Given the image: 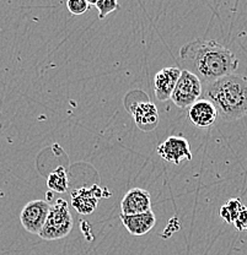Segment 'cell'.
Segmentation results:
<instances>
[{
	"label": "cell",
	"instance_id": "cell-1",
	"mask_svg": "<svg viewBox=\"0 0 247 255\" xmlns=\"http://www.w3.org/2000/svg\"><path fill=\"white\" fill-rule=\"evenodd\" d=\"M185 70L195 74L206 84L235 74L239 68L236 55L213 39H196L180 49Z\"/></svg>",
	"mask_w": 247,
	"mask_h": 255
},
{
	"label": "cell",
	"instance_id": "cell-2",
	"mask_svg": "<svg viewBox=\"0 0 247 255\" xmlns=\"http://www.w3.org/2000/svg\"><path fill=\"white\" fill-rule=\"evenodd\" d=\"M218 111L224 122H234L247 116V78L238 74L220 78L206 84L202 91Z\"/></svg>",
	"mask_w": 247,
	"mask_h": 255
},
{
	"label": "cell",
	"instance_id": "cell-3",
	"mask_svg": "<svg viewBox=\"0 0 247 255\" xmlns=\"http://www.w3.org/2000/svg\"><path fill=\"white\" fill-rule=\"evenodd\" d=\"M73 226L74 220L68 203L60 198L53 205H50L48 216L38 236L44 241H57L68 237L73 230Z\"/></svg>",
	"mask_w": 247,
	"mask_h": 255
},
{
	"label": "cell",
	"instance_id": "cell-4",
	"mask_svg": "<svg viewBox=\"0 0 247 255\" xmlns=\"http://www.w3.org/2000/svg\"><path fill=\"white\" fill-rule=\"evenodd\" d=\"M202 91L203 86L201 80L188 70H181V75L177 80L170 100L179 108H187L201 98Z\"/></svg>",
	"mask_w": 247,
	"mask_h": 255
},
{
	"label": "cell",
	"instance_id": "cell-5",
	"mask_svg": "<svg viewBox=\"0 0 247 255\" xmlns=\"http://www.w3.org/2000/svg\"><path fill=\"white\" fill-rule=\"evenodd\" d=\"M49 207L50 205L46 200H32L26 204L20 214L22 227L27 232L38 236L48 216Z\"/></svg>",
	"mask_w": 247,
	"mask_h": 255
},
{
	"label": "cell",
	"instance_id": "cell-6",
	"mask_svg": "<svg viewBox=\"0 0 247 255\" xmlns=\"http://www.w3.org/2000/svg\"><path fill=\"white\" fill-rule=\"evenodd\" d=\"M158 153L165 161L171 163L181 164L183 161L192 159L190 142L183 136H169L158 147Z\"/></svg>",
	"mask_w": 247,
	"mask_h": 255
},
{
	"label": "cell",
	"instance_id": "cell-7",
	"mask_svg": "<svg viewBox=\"0 0 247 255\" xmlns=\"http://www.w3.org/2000/svg\"><path fill=\"white\" fill-rule=\"evenodd\" d=\"M105 191L97 185L91 188H79L71 193V205L81 215H90L96 210L101 198H103Z\"/></svg>",
	"mask_w": 247,
	"mask_h": 255
},
{
	"label": "cell",
	"instance_id": "cell-8",
	"mask_svg": "<svg viewBox=\"0 0 247 255\" xmlns=\"http://www.w3.org/2000/svg\"><path fill=\"white\" fill-rule=\"evenodd\" d=\"M131 113L135 126L142 131L149 132L156 129L159 124L158 107L153 102H137L132 106Z\"/></svg>",
	"mask_w": 247,
	"mask_h": 255
},
{
	"label": "cell",
	"instance_id": "cell-9",
	"mask_svg": "<svg viewBox=\"0 0 247 255\" xmlns=\"http://www.w3.org/2000/svg\"><path fill=\"white\" fill-rule=\"evenodd\" d=\"M122 215H137L151 210V198L149 191L143 188H133L127 191L121 203Z\"/></svg>",
	"mask_w": 247,
	"mask_h": 255
},
{
	"label": "cell",
	"instance_id": "cell-10",
	"mask_svg": "<svg viewBox=\"0 0 247 255\" xmlns=\"http://www.w3.org/2000/svg\"><path fill=\"white\" fill-rule=\"evenodd\" d=\"M181 75L180 68H164L154 76V92L158 101L164 102L171 98L176 82Z\"/></svg>",
	"mask_w": 247,
	"mask_h": 255
},
{
	"label": "cell",
	"instance_id": "cell-11",
	"mask_svg": "<svg viewBox=\"0 0 247 255\" xmlns=\"http://www.w3.org/2000/svg\"><path fill=\"white\" fill-rule=\"evenodd\" d=\"M188 118L197 128L207 129L217 122L218 111L208 100H198L193 103L188 111Z\"/></svg>",
	"mask_w": 247,
	"mask_h": 255
},
{
	"label": "cell",
	"instance_id": "cell-12",
	"mask_svg": "<svg viewBox=\"0 0 247 255\" xmlns=\"http://www.w3.org/2000/svg\"><path fill=\"white\" fill-rule=\"evenodd\" d=\"M121 221L132 236L140 237L153 230L156 223V219L154 212L150 210V211L143 212V214L129 215V216L121 215Z\"/></svg>",
	"mask_w": 247,
	"mask_h": 255
},
{
	"label": "cell",
	"instance_id": "cell-13",
	"mask_svg": "<svg viewBox=\"0 0 247 255\" xmlns=\"http://www.w3.org/2000/svg\"><path fill=\"white\" fill-rule=\"evenodd\" d=\"M68 185V175H66L64 167L62 166L57 167L54 171L50 172L47 178V187L55 193H65Z\"/></svg>",
	"mask_w": 247,
	"mask_h": 255
},
{
	"label": "cell",
	"instance_id": "cell-14",
	"mask_svg": "<svg viewBox=\"0 0 247 255\" xmlns=\"http://www.w3.org/2000/svg\"><path fill=\"white\" fill-rule=\"evenodd\" d=\"M245 206L241 203L239 199H231L228 201V204H225L224 206L220 209V216L223 220H225L228 223H234L235 220L238 219L239 214H240L241 209Z\"/></svg>",
	"mask_w": 247,
	"mask_h": 255
},
{
	"label": "cell",
	"instance_id": "cell-15",
	"mask_svg": "<svg viewBox=\"0 0 247 255\" xmlns=\"http://www.w3.org/2000/svg\"><path fill=\"white\" fill-rule=\"evenodd\" d=\"M96 7L99 10V18L102 20L106 16L110 15L111 12L118 10L119 4L118 0H97Z\"/></svg>",
	"mask_w": 247,
	"mask_h": 255
},
{
	"label": "cell",
	"instance_id": "cell-16",
	"mask_svg": "<svg viewBox=\"0 0 247 255\" xmlns=\"http://www.w3.org/2000/svg\"><path fill=\"white\" fill-rule=\"evenodd\" d=\"M66 7H68L70 14L82 15L89 11L90 5L87 4L86 0H68L66 1Z\"/></svg>",
	"mask_w": 247,
	"mask_h": 255
},
{
	"label": "cell",
	"instance_id": "cell-17",
	"mask_svg": "<svg viewBox=\"0 0 247 255\" xmlns=\"http://www.w3.org/2000/svg\"><path fill=\"white\" fill-rule=\"evenodd\" d=\"M234 225H235V227L238 228L239 231L247 230V209H246V206H244L243 209H241L240 214H239L238 219L235 220Z\"/></svg>",
	"mask_w": 247,
	"mask_h": 255
},
{
	"label": "cell",
	"instance_id": "cell-18",
	"mask_svg": "<svg viewBox=\"0 0 247 255\" xmlns=\"http://www.w3.org/2000/svg\"><path fill=\"white\" fill-rule=\"evenodd\" d=\"M86 1H87V4H89V5H96L97 0H86Z\"/></svg>",
	"mask_w": 247,
	"mask_h": 255
}]
</instances>
